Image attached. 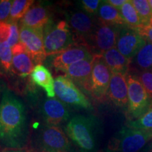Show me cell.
<instances>
[{"label":"cell","mask_w":152,"mask_h":152,"mask_svg":"<svg viewBox=\"0 0 152 152\" xmlns=\"http://www.w3.org/2000/svg\"><path fill=\"white\" fill-rule=\"evenodd\" d=\"M94 55L92 49L87 43H75L62 52L55 55L52 65L55 69L64 72L75 63L92 57Z\"/></svg>","instance_id":"7c38bea8"},{"label":"cell","mask_w":152,"mask_h":152,"mask_svg":"<svg viewBox=\"0 0 152 152\" xmlns=\"http://www.w3.org/2000/svg\"><path fill=\"white\" fill-rule=\"evenodd\" d=\"M9 152H23V151H9Z\"/></svg>","instance_id":"8d00e7d4"},{"label":"cell","mask_w":152,"mask_h":152,"mask_svg":"<svg viewBox=\"0 0 152 152\" xmlns=\"http://www.w3.org/2000/svg\"><path fill=\"white\" fill-rule=\"evenodd\" d=\"M132 61L141 71H152V44L147 40Z\"/></svg>","instance_id":"603a6c76"},{"label":"cell","mask_w":152,"mask_h":152,"mask_svg":"<svg viewBox=\"0 0 152 152\" xmlns=\"http://www.w3.org/2000/svg\"><path fill=\"white\" fill-rule=\"evenodd\" d=\"M137 30L146 40L152 44V26L149 25L147 26H142Z\"/></svg>","instance_id":"1f68e13d"},{"label":"cell","mask_w":152,"mask_h":152,"mask_svg":"<svg viewBox=\"0 0 152 152\" xmlns=\"http://www.w3.org/2000/svg\"><path fill=\"white\" fill-rule=\"evenodd\" d=\"M126 1L127 0H107V2L120 10V9L126 2Z\"/></svg>","instance_id":"d6a6232c"},{"label":"cell","mask_w":152,"mask_h":152,"mask_svg":"<svg viewBox=\"0 0 152 152\" xmlns=\"http://www.w3.org/2000/svg\"><path fill=\"white\" fill-rule=\"evenodd\" d=\"M125 125L132 128L152 132V106L142 117L133 121H128Z\"/></svg>","instance_id":"4316f807"},{"label":"cell","mask_w":152,"mask_h":152,"mask_svg":"<svg viewBox=\"0 0 152 152\" xmlns=\"http://www.w3.org/2000/svg\"><path fill=\"white\" fill-rule=\"evenodd\" d=\"M11 51L13 56L11 71L22 77L31 73L35 68V63L26 47L19 42L11 48Z\"/></svg>","instance_id":"e0dca14e"},{"label":"cell","mask_w":152,"mask_h":152,"mask_svg":"<svg viewBox=\"0 0 152 152\" xmlns=\"http://www.w3.org/2000/svg\"><path fill=\"white\" fill-rule=\"evenodd\" d=\"M131 1L137 12L142 26H149L151 21L152 13L149 1L147 0H132Z\"/></svg>","instance_id":"484cf974"},{"label":"cell","mask_w":152,"mask_h":152,"mask_svg":"<svg viewBox=\"0 0 152 152\" xmlns=\"http://www.w3.org/2000/svg\"><path fill=\"white\" fill-rule=\"evenodd\" d=\"M128 89V116L129 121L142 117L152 106V96L144 89L138 77L128 73L126 76Z\"/></svg>","instance_id":"5b68a950"},{"label":"cell","mask_w":152,"mask_h":152,"mask_svg":"<svg viewBox=\"0 0 152 152\" xmlns=\"http://www.w3.org/2000/svg\"><path fill=\"white\" fill-rule=\"evenodd\" d=\"M40 113L46 125L58 126L70 118V111L65 104L56 98H47L41 104Z\"/></svg>","instance_id":"4fadbf2b"},{"label":"cell","mask_w":152,"mask_h":152,"mask_svg":"<svg viewBox=\"0 0 152 152\" xmlns=\"http://www.w3.org/2000/svg\"><path fill=\"white\" fill-rule=\"evenodd\" d=\"M96 22L97 20L95 21L90 15L83 11H76L68 17V23L82 40L87 44L96 28Z\"/></svg>","instance_id":"9a60e30c"},{"label":"cell","mask_w":152,"mask_h":152,"mask_svg":"<svg viewBox=\"0 0 152 152\" xmlns=\"http://www.w3.org/2000/svg\"><path fill=\"white\" fill-rule=\"evenodd\" d=\"M93 61L94 56L75 63L64 72L68 78L76 83L85 92L90 93Z\"/></svg>","instance_id":"5bb4252c"},{"label":"cell","mask_w":152,"mask_h":152,"mask_svg":"<svg viewBox=\"0 0 152 152\" xmlns=\"http://www.w3.org/2000/svg\"><path fill=\"white\" fill-rule=\"evenodd\" d=\"M1 82H0V94H1Z\"/></svg>","instance_id":"d590c367"},{"label":"cell","mask_w":152,"mask_h":152,"mask_svg":"<svg viewBox=\"0 0 152 152\" xmlns=\"http://www.w3.org/2000/svg\"><path fill=\"white\" fill-rule=\"evenodd\" d=\"M152 140V132L124 125L110 140L109 152H139Z\"/></svg>","instance_id":"277c9868"},{"label":"cell","mask_w":152,"mask_h":152,"mask_svg":"<svg viewBox=\"0 0 152 152\" xmlns=\"http://www.w3.org/2000/svg\"><path fill=\"white\" fill-rule=\"evenodd\" d=\"M146 152H152V141L147 148V151H146Z\"/></svg>","instance_id":"836d02e7"},{"label":"cell","mask_w":152,"mask_h":152,"mask_svg":"<svg viewBox=\"0 0 152 152\" xmlns=\"http://www.w3.org/2000/svg\"><path fill=\"white\" fill-rule=\"evenodd\" d=\"M102 56L112 74L121 73L127 75L129 73L131 61L121 54L116 47L106 51L102 54Z\"/></svg>","instance_id":"ffe728a7"},{"label":"cell","mask_w":152,"mask_h":152,"mask_svg":"<svg viewBox=\"0 0 152 152\" xmlns=\"http://www.w3.org/2000/svg\"><path fill=\"white\" fill-rule=\"evenodd\" d=\"M0 45H1V43H0Z\"/></svg>","instance_id":"74e56055"},{"label":"cell","mask_w":152,"mask_h":152,"mask_svg":"<svg viewBox=\"0 0 152 152\" xmlns=\"http://www.w3.org/2000/svg\"><path fill=\"white\" fill-rule=\"evenodd\" d=\"M26 109L23 102L6 89L0 101V143L9 149H20L28 138Z\"/></svg>","instance_id":"6da1fadb"},{"label":"cell","mask_w":152,"mask_h":152,"mask_svg":"<svg viewBox=\"0 0 152 152\" xmlns=\"http://www.w3.org/2000/svg\"><path fill=\"white\" fill-rule=\"evenodd\" d=\"M97 15L99 20L106 23L116 26L125 25L120 11L108 3L107 1H102Z\"/></svg>","instance_id":"44dd1931"},{"label":"cell","mask_w":152,"mask_h":152,"mask_svg":"<svg viewBox=\"0 0 152 152\" xmlns=\"http://www.w3.org/2000/svg\"><path fill=\"white\" fill-rule=\"evenodd\" d=\"M66 132L81 152H96L102 125L95 115H76L66 124Z\"/></svg>","instance_id":"7a4b0ae2"},{"label":"cell","mask_w":152,"mask_h":152,"mask_svg":"<svg viewBox=\"0 0 152 152\" xmlns=\"http://www.w3.org/2000/svg\"><path fill=\"white\" fill-rule=\"evenodd\" d=\"M30 79L34 84L45 91L47 97H55L54 79L50 71L45 66L42 64L36 65L30 73Z\"/></svg>","instance_id":"d6986e66"},{"label":"cell","mask_w":152,"mask_h":152,"mask_svg":"<svg viewBox=\"0 0 152 152\" xmlns=\"http://www.w3.org/2000/svg\"><path fill=\"white\" fill-rule=\"evenodd\" d=\"M112 73L104 61L102 54H94L91 76L90 94L96 100L104 101L108 91Z\"/></svg>","instance_id":"9c48e42d"},{"label":"cell","mask_w":152,"mask_h":152,"mask_svg":"<svg viewBox=\"0 0 152 152\" xmlns=\"http://www.w3.org/2000/svg\"><path fill=\"white\" fill-rule=\"evenodd\" d=\"M149 5H150V7H151V13H152V0H149ZM151 26H152V18H151Z\"/></svg>","instance_id":"e575fe53"},{"label":"cell","mask_w":152,"mask_h":152,"mask_svg":"<svg viewBox=\"0 0 152 152\" xmlns=\"http://www.w3.org/2000/svg\"><path fill=\"white\" fill-rule=\"evenodd\" d=\"M12 51L7 42L0 45V66L5 72L12 70Z\"/></svg>","instance_id":"83f0119b"},{"label":"cell","mask_w":152,"mask_h":152,"mask_svg":"<svg viewBox=\"0 0 152 152\" xmlns=\"http://www.w3.org/2000/svg\"><path fill=\"white\" fill-rule=\"evenodd\" d=\"M7 42L12 48L20 42L19 28L16 23L0 21V43Z\"/></svg>","instance_id":"7402d4cb"},{"label":"cell","mask_w":152,"mask_h":152,"mask_svg":"<svg viewBox=\"0 0 152 152\" xmlns=\"http://www.w3.org/2000/svg\"><path fill=\"white\" fill-rule=\"evenodd\" d=\"M119 11L125 25L128 27L134 29H138L142 27L137 12L133 6L132 1L127 0L126 2L123 5Z\"/></svg>","instance_id":"cb8c5ba5"},{"label":"cell","mask_w":152,"mask_h":152,"mask_svg":"<svg viewBox=\"0 0 152 152\" xmlns=\"http://www.w3.org/2000/svg\"><path fill=\"white\" fill-rule=\"evenodd\" d=\"M56 96L63 103L84 109H92L90 102L87 96L66 76L59 75L54 80Z\"/></svg>","instance_id":"52a82bcc"},{"label":"cell","mask_w":152,"mask_h":152,"mask_svg":"<svg viewBox=\"0 0 152 152\" xmlns=\"http://www.w3.org/2000/svg\"><path fill=\"white\" fill-rule=\"evenodd\" d=\"M102 1L99 0H83L80 4L84 10L90 16L97 15Z\"/></svg>","instance_id":"f546056e"},{"label":"cell","mask_w":152,"mask_h":152,"mask_svg":"<svg viewBox=\"0 0 152 152\" xmlns=\"http://www.w3.org/2000/svg\"><path fill=\"white\" fill-rule=\"evenodd\" d=\"M146 42L137 30L125 25L120 29L115 47L121 54L132 61Z\"/></svg>","instance_id":"8fae6325"},{"label":"cell","mask_w":152,"mask_h":152,"mask_svg":"<svg viewBox=\"0 0 152 152\" xmlns=\"http://www.w3.org/2000/svg\"><path fill=\"white\" fill-rule=\"evenodd\" d=\"M121 26L106 23L98 19L96 28L88 42V45L95 51L94 54H102L116 46Z\"/></svg>","instance_id":"ba28073f"},{"label":"cell","mask_w":152,"mask_h":152,"mask_svg":"<svg viewBox=\"0 0 152 152\" xmlns=\"http://www.w3.org/2000/svg\"><path fill=\"white\" fill-rule=\"evenodd\" d=\"M34 1L31 0H15L11 6L10 16L8 22L16 23L21 20L29 9L33 5Z\"/></svg>","instance_id":"d4e9b609"},{"label":"cell","mask_w":152,"mask_h":152,"mask_svg":"<svg viewBox=\"0 0 152 152\" xmlns=\"http://www.w3.org/2000/svg\"><path fill=\"white\" fill-rule=\"evenodd\" d=\"M13 1L1 0L0 1V21H8L10 16Z\"/></svg>","instance_id":"4dcf8cb0"},{"label":"cell","mask_w":152,"mask_h":152,"mask_svg":"<svg viewBox=\"0 0 152 152\" xmlns=\"http://www.w3.org/2000/svg\"><path fill=\"white\" fill-rule=\"evenodd\" d=\"M35 145L40 152H73L70 139L58 126L45 125L38 131Z\"/></svg>","instance_id":"8992f818"},{"label":"cell","mask_w":152,"mask_h":152,"mask_svg":"<svg viewBox=\"0 0 152 152\" xmlns=\"http://www.w3.org/2000/svg\"><path fill=\"white\" fill-rule=\"evenodd\" d=\"M137 77L144 89L152 96V71H140Z\"/></svg>","instance_id":"f1b7e54d"},{"label":"cell","mask_w":152,"mask_h":152,"mask_svg":"<svg viewBox=\"0 0 152 152\" xmlns=\"http://www.w3.org/2000/svg\"><path fill=\"white\" fill-rule=\"evenodd\" d=\"M125 75L112 74L108 91V96L114 105L120 108H128V89Z\"/></svg>","instance_id":"2e32d148"},{"label":"cell","mask_w":152,"mask_h":152,"mask_svg":"<svg viewBox=\"0 0 152 152\" xmlns=\"http://www.w3.org/2000/svg\"><path fill=\"white\" fill-rule=\"evenodd\" d=\"M43 39L47 56L59 54L75 44L71 28L65 20H49L43 29Z\"/></svg>","instance_id":"3957f363"},{"label":"cell","mask_w":152,"mask_h":152,"mask_svg":"<svg viewBox=\"0 0 152 152\" xmlns=\"http://www.w3.org/2000/svg\"><path fill=\"white\" fill-rule=\"evenodd\" d=\"M19 41L31 55L36 65L41 64L47 57L44 47L43 29H33L20 26Z\"/></svg>","instance_id":"30bf717a"},{"label":"cell","mask_w":152,"mask_h":152,"mask_svg":"<svg viewBox=\"0 0 152 152\" xmlns=\"http://www.w3.org/2000/svg\"><path fill=\"white\" fill-rule=\"evenodd\" d=\"M50 20L49 14L46 8L39 4L33 5L20 20L21 26L33 28L44 29Z\"/></svg>","instance_id":"ac0fdd59"}]
</instances>
